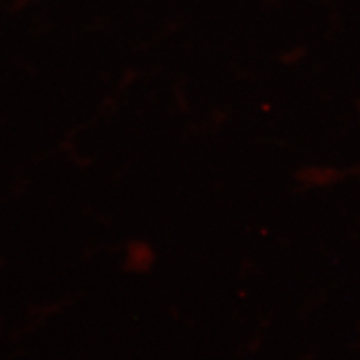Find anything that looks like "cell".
I'll return each mask as SVG.
<instances>
[{
    "mask_svg": "<svg viewBox=\"0 0 360 360\" xmlns=\"http://www.w3.org/2000/svg\"><path fill=\"white\" fill-rule=\"evenodd\" d=\"M154 260L153 250L146 243H132L127 251L126 263L129 270L144 271L150 269Z\"/></svg>",
    "mask_w": 360,
    "mask_h": 360,
    "instance_id": "cell-1",
    "label": "cell"
}]
</instances>
